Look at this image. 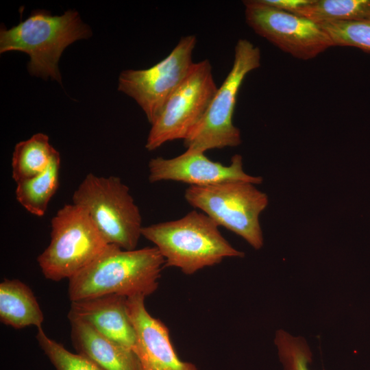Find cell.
Here are the masks:
<instances>
[{
  "label": "cell",
  "mask_w": 370,
  "mask_h": 370,
  "mask_svg": "<svg viewBox=\"0 0 370 370\" xmlns=\"http://www.w3.org/2000/svg\"><path fill=\"white\" fill-rule=\"evenodd\" d=\"M165 260L158 249L125 250L110 245L95 261L69 280L71 301L106 295L145 297L158 288Z\"/></svg>",
  "instance_id": "1"
},
{
  "label": "cell",
  "mask_w": 370,
  "mask_h": 370,
  "mask_svg": "<svg viewBox=\"0 0 370 370\" xmlns=\"http://www.w3.org/2000/svg\"><path fill=\"white\" fill-rule=\"evenodd\" d=\"M142 236L158 249L166 267L179 268L186 275L226 258L245 256L221 235L211 218L196 210L177 220L143 226Z\"/></svg>",
  "instance_id": "2"
},
{
  "label": "cell",
  "mask_w": 370,
  "mask_h": 370,
  "mask_svg": "<svg viewBox=\"0 0 370 370\" xmlns=\"http://www.w3.org/2000/svg\"><path fill=\"white\" fill-rule=\"evenodd\" d=\"M91 34L90 27L75 10L59 16L35 10L16 26L1 29L0 53H26L29 56L30 75L61 83L58 62L62 52L71 43Z\"/></svg>",
  "instance_id": "3"
},
{
  "label": "cell",
  "mask_w": 370,
  "mask_h": 370,
  "mask_svg": "<svg viewBox=\"0 0 370 370\" xmlns=\"http://www.w3.org/2000/svg\"><path fill=\"white\" fill-rule=\"evenodd\" d=\"M72 200L86 212L108 243L136 249L142 236V217L129 187L119 177L89 173Z\"/></svg>",
  "instance_id": "4"
},
{
  "label": "cell",
  "mask_w": 370,
  "mask_h": 370,
  "mask_svg": "<svg viewBox=\"0 0 370 370\" xmlns=\"http://www.w3.org/2000/svg\"><path fill=\"white\" fill-rule=\"evenodd\" d=\"M110 244L86 212L65 204L51 220V239L37 262L47 280H69L99 257Z\"/></svg>",
  "instance_id": "5"
},
{
  "label": "cell",
  "mask_w": 370,
  "mask_h": 370,
  "mask_svg": "<svg viewBox=\"0 0 370 370\" xmlns=\"http://www.w3.org/2000/svg\"><path fill=\"white\" fill-rule=\"evenodd\" d=\"M255 185L230 181L206 186H189L184 198L219 226L234 232L259 249L264 244L259 217L267 207L269 199Z\"/></svg>",
  "instance_id": "6"
},
{
  "label": "cell",
  "mask_w": 370,
  "mask_h": 370,
  "mask_svg": "<svg viewBox=\"0 0 370 370\" xmlns=\"http://www.w3.org/2000/svg\"><path fill=\"white\" fill-rule=\"evenodd\" d=\"M260 59L258 47L247 39L237 41L230 72L201 121L184 140L186 150L204 153L209 149L241 145V131L232 121L236 97L247 75L260 67Z\"/></svg>",
  "instance_id": "7"
},
{
  "label": "cell",
  "mask_w": 370,
  "mask_h": 370,
  "mask_svg": "<svg viewBox=\"0 0 370 370\" xmlns=\"http://www.w3.org/2000/svg\"><path fill=\"white\" fill-rule=\"evenodd\" d=\"M218 88L209 60L194 62L151 124L145 148L153 151L166 142L186 139L204 116Z\"/></svg>",
  "instance_id": "8"
},
{
  "label": "cell",
  "mask_w": 370,
  "mask_h": 370,
  "mask_svg": "<svg viewBox=\"0 0 370 370\" xmlns=\"http://www.w3.org/2000/svg\"><path fill=\"white\" fill-rule=\"evenodd\" d=\"M195 35L182 36L163 60L145 69H127L119 77L118 90L136 101L153 124L166 101L190 70Z\"/></svg>",
  "instance_id": "9"
},
{
  "label": "cell",
  "mask_w": 370,
  "mask_h": 370,
  "mask_svg": "<svg viewBox=\"0 0 370 370\" xmlns=\"http://www.w3.org/2000/svg\"><path fill=\"white\" fill-rule=\"evenodd\" d=\"M247 24L285 53L300 60H310L333 42L321 26L303 16L265 3L262 0L243 1Z\"/></svg>",
  "instance_id": "10"
},
{
  "label": "cell",
  "mask_w": 370,
  "mask_h": 370,
  "mask_svg": "<svg viewBox=\"0 0 370 370\" xmlns=\"http://www.w3.org/2000/svg\"><path fill=\"white\" fill-rule=\"evenodd\" d=\"M149 181L155 183L172 180L195 186H206L230 181H244L260 184V176L246 173L243 169V158L239 154L232 156L228 166L210 160L203 152L186 150L173 158L157 157L150 160Z\"/></svg>",
  "instance_id": "11"
},
{
  "label": "cell",
  "mask_w": 370,
  "mask_h": 370,
  "mask_svg": "<svg viewBox=\"0 0 370 370\" xmlns=\"http://www.w3.org/2000/svg\"><path fill=\"white\" fill-rule=\"evenodd\" d=\"M145 297H127L129 314L136 332V354L140 370H197L192 362L177 356L167 327L151 316L145 305Z\"/></svg>",
  "instance_id": "12"
},
{
  "label": "cell",
  "mask_w": 370,
  "mask_h": 370,
  "mask_svg": "<svg viewBox=\"0 0 370 370\" xmlns=\"http://www.w3.org/2000/svg\"><path fill=\"white\" fill-rule=\"evenodd\" d=\"M68 319L84 321L134 351L136 332L125 296L112 294L71 301Z\"/></svg>",
  "instance_id": "13"
},
{
  "label": "cell",
  "mask_w": 370,
  "mask_h": 370,
  "mask_svg": "<svg viewBox=\"0 0 370 370\" xmlns=\"http://www.w3.org/2000/svg\"><path fill=\"white\" fill-rule=\"evenodd\" d=\"M71 338L76 353L103 370H140L134 352L102 335L88 323L71 320Z\"/></svg>",
  "instance_id": "14"
},
{
  "label": "cell",
  "mask_w": 370,
  "mask_h": 370,
  "mask_svg": "<svg viewBox=\"0 0 370 370\" xmlns=\"http://www.w3.org/2000/svg\"><path fill=\"white\" fill-rule=\"evenodd\" d=\"M0 321L15 329L42 328L44 315L31 288L17 279L0 283Z\"/></svg>",
  "instance_id": "15"
},
{
  "label": "cell",
  "mask_w": 370,
  "mask_h": 370,
  "mask_svg": "<svg viewBox=\"0 0 370 370\" xmlns=\"http://www.w3.org/2000/svg\"><path fill=\"white\" fill-rule=\"evenodd\" d=\"M60 162L58 152L43 172L16 183V199L30 214L39 217L45 214L59 187Z\"/></svg>",
  "instance_id": "16"
},
{
  "label": "cell",
  "mask_w": 370,
  "mask_h": 370,
  "mask_svg": "<svg viewBox=\"0 0 370 370\" xmlns=\"http://www.w3.org/2000/svg\"><path fill=\"white\" fill-rule=\"evenodd\" d=\"M58 151L50 144L49 136L37 133L18 142L12 157V177L16 183L43 172Z\"/></svg>",
  "instance_id": "17"
},
{
  "label": "cell",
  "mask_w": 370,
  "mask_h": 370,
  "mask_svg": "<svg viewBox=\"0 0 370 370\" xmlns=\"http://www.w3.org/2000/svg\"><path fill=\"white\" fill-rule=\"evenodd\" d=\"M293 14L317 24L370 21V0H310L309 3Z\"/></svg>",
  "instance_id": "18"
},
{
  "label": "cell",
  "mask_w": 370,
  "mask_h": 370,
  "mask_svg": "<svg viewBox=\"0 0 370 370\" xmlns=\"http://www.w3.org/2000/svg\"><path fill=\"white\" fill-rule=\"evenodd\" d=\"M38 345L56 370H103L86 357L73 353L49 337L42 328L36 335Z\"/></svg>",
  "instance_id": "19"
},
{
  "label": "cell",
  "mask_w": 370,
  "mask_h": 370,
  "mask_svg": "<svg viewBox=\"0 0 370 370\" xmlns=\"http://www.w3.org/2000/svg\"><path fill=\"white\" fill-rule=\"evenodd\" d=\"M334 47H354L370 53V21L325 22L319 24Z\"/></svg>",
  "instance_id": "20"
},
{
  "label": "cell",
  "mask_w": 370,
  "mask_h": 370,
  "mask_svg": "<svg viewBox=\"0 0 370 370\" xmlns=\"http://www.w3.org/2000/svg\"><path fill=\"white\" fill-rule=\"evenodd\" d=\"M275 343L284 370H310L312 353L303 338L294 337L280 330L276 332Z\"/></svg>",
  "instance_id": "21"
},
{
  "label": "cell",
  "mask_w": 370,
  "mask_h": 370,
  "mask_svg": "<svg viewBox=\"0 0 370 370\" xmlns=\"http://www.w3.org/2000/svg\"><path fill=\"white\" fill-rule=\"evenodd\" d=\"M275 8L294 13L310 3V0H262Z\"/></svg>",
  "instance_id": "22"
}]
</instances>
